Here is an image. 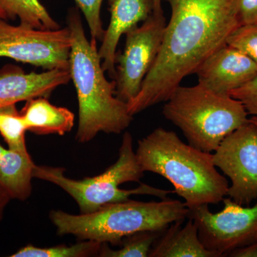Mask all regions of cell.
<instances>
[{
	"instance_id": "23",
	"label": "cell",
	"mask_w": 257,
	"mask_h": 257,
	"mask_svg": "<svg viewBox=\"0 0 257 257\" xmlns=\"http://www.w3.org/2000/svg\"><path fill=\"white\" fill-rule=\"evenodd\" d=\"M229 95L241 101L248 114L257 115V76L241 87L231 90Z\"/></svg>"
},
{
	"instance_id": "13",
	"label": "cell",
	"mask_w": 257,
	"mask_h": 257,
	"mask_svg": "<svg viewBox=\"0 0 257 257\" xmlns=\"http://www.w3.org/2000/svg\"><path fill=\"white\" fill-rule=\"evenodd\" d=\"M109 5L110 23L101 41L99 55L104 72L114 79L120 38L152 14L155 0H109Z\"/></svg>"
},
{
	"instance_id": "5",
	"label": "cell",
	"mask_w": 257,
	"mask_h": 257,
	"mask_svg": "<svg viewBox=\"0 0 257 257\" xmlns=\"http://www.w3.org/2000/svg\"><path fill=\"white\" fill-rule=\"evenodd\" d=\"M162 113L180 128L189 145L208 153L215 152L225 138L249 120L241 101L198 84L177 87Z\"/></svg>"
},
{
	"instance_id": "12",
	"label": "cell",
	"mask_w": 257,
	"mask_h": 257,
	"mask_svg": "<svg viewBox=\"0 0 257 257\" xmlns=\"http://www.w3.org/2000/svg\"><path fill=\"white\" fill-rule=\"evenodd\" d=\"M70 80L67 69L26 74L18 66H5L0 70V107L32 98H48L57 87Z\"/></svg>"
},
{
	"instance_id": "19",
	"label": "cell",
	"mask_w": 257,
	"mask_h": 257,
	"mask_svg": "<svg viewBox=\"0 0 257 257\" xmlns=\"http://www.w3.org/2000/svg\"><path fill=\"white\" fill-rule=\"evenodd\" d=\"M27 130L20 111L16 104L0 107V135L8 149L22 154H29L25 143Z\"/></svg>"
},
{
	"instance_id": "28",
	"label": "cell",
	"mask_w": 257,
	"mask_h": 257,
	"mask_svg": "<svg viewBox=\"0 0 257 257\" xmlns=\"http://www.w3.org/2000/svg\"><path fill=\"white\" fill-rule=\"evenodd\" d=\"M160 10H162V0H155V6H154L153 11Z\"/></svg>"
},
{
	"instance_id": "21",
	"label": "cell",
	"mask_w": 257,
	"mask_h": 257,
	"mask_svg": "<svg viewBox=\"0 0 257 257\" xmlns=\"http://www.w3.org/2000/svg\"><path fill=\"white\" fill-rule=\"evenodd\" d=\"M226 45L243 52L257 64V25H241L228 37Z\"/></svg>"
},
{
	"instance_id": "9",
	"label": "cell",
	"mask_w": 257,
	"mask_h": 257,
	"mask_svg": "<svg viewBox=\"0 0 257 257\" xmlns=\"http://www.w3.org/2000/svg\"><path fill=\"white\" fill-rule=\"evenodd\" d=\"M213 163L231 182L227 196L240 205L257 199V127L248 120L221 142Z\"/></svg>"
},
{
	"instance_id": "11",
	"label": "cell",
	"mask_w": 257,
	"mask_h": 257,
	"mask_svg": "<svg viewBox=\"0 0 257 257\" xmlns=\"http://www.w3.org/2000/svg\"><path fill=\"white\" fill-rule=\"evenodd\" d=\"M198 84L219 94H229L257 76V64L247 55L225 45L195 71Z\"/></svg>"
},
{
	"instance_id": "17",
	"label": "cell",
	"mask_w": 257,
	"mask_h": 257,
	"mask_svg": "<svg viewBox=\"0 0 257 257\" xmlns=\"http://www.w3.org/2000/svg\"><path fill=\"white\" fill-rule=\"evenodd\" d=\"M0 7L8 19L18 18L21 25L37 30H57L59 24L39 0H0Z\"/></svg>"
},
{
	"instance_id": "1",
	"label": "cell",
	"mask_w": 257,
	"mask_h": 257,
	"mask_svg": "<svg viewBox=\"0 0 257 257\" xmlns=\"http://www.w3.org/2000/svg\"><path fill=\"white\" fill-rule=\"evenodd\" d=\"M163 1L170 5V20L155 63L138 96L127 104L133 116L168 100L183 79L226 45L240 26L236 0Z\"/></svg>"
},
{
	"instance_id": "20",
	"label": "cell",
	"mask_w": 257,
	"mask_h": 257,
	"mask_svg": "<svg viewBox=\"0 0 257 257\" xmlns=\"http://www.w3.org/2000/svg\"><path fill=\"white\" fill-rule=\"evenodd\" d=\"M162 232L142 231L126 236L121 241V247L113 250L107 243L101 244L99 256L102 257H146L149 256L152 246Z\"/></svg>"
},
{
	"instance_id": "3",
	"label": "cell",
	"mask_w": 257,
	"mask_h": 257,
	"mask_svg": "<svg viewBox=\"0 0 257 257\" xmlns=\"http://www.w3.org/2000/svg\"><path fill=\"white\" fill-rule=\"evenodd\" d=\"M137 158L144 172L165 177L189 209L219 204L229 184L213 163V155L183 143L177 134L160 127L140 140Z\"/></svg>"
},
{
	"instance_id": "26",
	"label": "cell",
	"mask_w": 257,
	"mask_h": 257,
	"mask_svg": "<svg viewBox=\"0 0 257 257\" xmlns=\"http://www.w3.org/2000/svg\"><path fill=\"white\" fill-rule=\"evenodd\" d=\"M10 199L11 198L10 197V196L3 189H0V221L3 219L5 208L9 203Z\"/></svg>"
},
{
	"instance_id": "15",
	"label": "cell",
	"mask_w": 257,
	"mask_h": 257,
	"mask_svg": "<svg viewBox=\"0 0 257 257\" xmlns=\"http://www.w3.org/2000/svg\"><path fill=\"white\" fill-rule=\"evenodd\" d=\"M20 113L27 130L36 135L55 134L63 136L72 130L74 124L72 111L53 105L46 97L29 99Z\"/></svg>"
},
{
	"instance_id": "4",
	"label": "cell",
	"mask_w": 257,
	"mask_h": 257,
	"mask_svg": "<svg viewBox=\"0 0 257 257\" xmlns=\"http://www.w3.org/2000/svg\"><path fill=\"white\" fill-rule=\"evenodd\" d=\"M188 213L184 203L167 198L148 202L128 199L78 215L52 211L50 217L59 235L72 234L82 241L119 245L124 238L136 233L163 232L172 223L184 221Z\"/></svg>"
},
{
	"instance_id": "7",
	"label": "cell",
	"mask_w": 257,
	"mask_h": 257,
	"mask_svg": "<svg viewBox=\"0 0 257 257\" xmlns=\"http://www.w3.org/2000/svg\"><path fill=\"white\" fill-rule=\"evenodd\" d=\"M166 19L163 10L153 11L143 22L126 32L123 52L116 56L115 95L128 104L140 92L144 79L160 52Z\"/></svg>"
},
{
	"instance_id": "16",
	"label": "cell",
	"mask_w": 257,
	"mask_h": 257,
	"mask_svg": "<svg viewBox=\"0 0 257 257\" xmlns=\"http://www.w3.org/2000/svg\"><path fill=\"white\" fill-rule=\"evenodd\" d=\"M35 165L30 154L13 151L0 145V189L11 199L26 200L31 195Z\"/></svg>"
},
{
	"instance_id": "18",
	"label": "cell",
	"mask_w": 257,
	"mask_h": 257,
	"mask_svg": "<svg viewBox=\"0 0 257 257\" xmlns=\"http://www.w3.org/2000/svg\"><path fill=\"white\" fill-rule=\"evenodd\" d=\"M102 243L83 240L72 246L59 245L52 247H37L29 244L13 253L12 257H87L99 256Z\"/></svg>"
},
{
	"instance_id": "30",
	"label": "cell",
	"mask_w": 257,
	"mask_h": 257,
	"mask_svg": "<svg viewBox=\"0 0 257 257\" xmlns=\"http://www.w3.org/2000/svg\"><path fill=\"white\" fill-rule=\"evenodd\" d=\"M249 121H251V122H252L253 124L256 125L257 127V115L253 116L251 119H249Z\"/></svg>"
},
{
	"instance_id": "8",
	"label": "cell",
	"mask_w": 257,
	"mask_h": 257,
	"mask_svg": "<svg viewBox=\"0 0 257 257\" xmlns=\"http://www.w3.org/2000/svg\"><path fill=\"white\" fill-rule=\"evenodd\" d=\"M222 202L224 209L219 212H211L208 204H203L189 209L187 216L197 225L204 247L221 257L257 240V203L252 207H243L230 198H224Z\"/></svg>"
},
{
	"instance_id": "10",
	"label": "cell",
	"mask_w": 257,
	"mask_h": 257,
	"mask_svg": "<svg viewBox=\"0 0 257 257\" xmlns=\"http://www.w3.org/2000/svg\"><path fill=\"white\" fill-rule=\"evenodd\" d=\"M72 37L68 27L37 30L20 24L0 35V57L42 67L69 69Z\"/></svg>"
},
{
	"instance_id": "14",
	"label": "cell",
	"mask_w": 257,
	"mask_h": 257,
	"mask_svg": "<svg viewBox=\"0 0 257 257\" xmlns=\"http://www.w3.org/2000/svg\"><path fill=\"white\" fill-rule=\"evenodd\" d=\"M185 226L183 221L170 225L152 246L150 257H221L209 251L201 242L198 226L191 218Z\"/></svg>"
},
{
	"instance_id": "22",
	"label": "cell",
	"mask_w": 257,
	"mask_h": 257,
	"mask_svg": "<svg viewBox=\"0 0 257 257\" xmlns=\"http://www.w3.org/2000/svg\"><path fill=\"white\" fill-rule=\"evenodd\" d=\"M104 0H74L87 21L92 39L101 41L105 30L101 19V7Z\"/></svg>"
},
{
	"instance_id": "2",
	"label": "cell",
	"mask_w": 257,
	"mask_h": 257,
	"mask_svg": "<svg viewBox=\"0 0 257 257\" xmlns=\"http://www.w3.org/2000/svg\"><path fill=\"white\" fill-rule=\"evenodd\" d=\"M67 27L72 37L69 70L79 106L76 140L86 143L99 133H122L131 124L133 116L127 104L115 95L116 82L106 78L97 41L92 38L88 40L76 8L69 10Z\"/></svg>"
},
{
	"instance_id": "29",
	"label": "cell",
	"mask_w": 257,
	"mask_h": 257,
	"mask_svg": "<svg viewBox=\"0 0 257 257\" xmlns=\"http://www.w3.org/2000/svg\"><path fill=\"white\" fill-rule=\"evenodd\" d=\"M0 18L3 19V20H8V18L7 16L6 13H5L4 10L2 9L1 7H0Z\"/></svg>"
},
{
	"instance_id": "27",
	"label": "cell",
	"mask_w": 257,
	"mask_h": 257,
	"mask_svg": "<svg viewBox=\"0 0 257 257\" xmlns=\"http://www.w3.org/2000/svg\"><path fill=\"white\" fill-rule=\"evenodd\" d=\"M13 27V25H10V24L6 23L5 20L0 18V35L9 32Z\"/></svg>"
},
{
	"instance_id": "6",
	"label": "cell",
	"mask_w": 257,
	"mask_h": 257,
	"mask_svg": "<svg viewBox=\"0 0 257 257\" xmlns=\"http://www.w3.org/2000/svg\"><path fill=\"white\" fill-rule=\"evenodd\" d=\"M64 171L60 167L35 165L34 178L51 182L65 191L77 203L81 214L94 212L111 203L124 202L133 194H150L165 199L169 194L174 193L145 184L130 190L119 188L126 182H140L145 172L134 151L133 136L130 133L123 136L118 160L101 175L76 180L66 177Z\"/></svg>"
},
{
	"instance_id": "24",
	"label": "cell",
	"mask_w": 257,
	"mask_h": 257,
	"mask_svg": "<svg viewBox=\"0 0 257 257\" xmlns=\"http://www.w3.org/2000/svg\"><path fill=\"white\" fill-rule=\"evenodd\" d=\"M236 10L240 26L257 25V0H236Z\"/></svg>"
},
{
	"instance_id": "31",
	"label": "cell",
	"mask_w": 257,
	"mask_h": 257,
	"mask_svg": "<svg viewBox=\"0 0 257 257\" xmlns=\"http://www.w3.org/2000/svg\"><path fill=\"white\" fill-rule=\"evenodd\" d=\"M256 239H257V235H256Z\"/></svg>"
},
{
	"instance_id": "25",
	"label": "cell",
	"mask_w": 257,
	"mask_h": 257,
	"mask_svg": "<svg viewBox=\"0 0 257 257\" xmlns=\"http://www.w3.org/2000/svg\"><path fill=\"white\" fill-rule=\"evenodd\" d=\"M231 257H257V240L246 246L235 248L228 253Z\"/></svg>"
}]
</instances>
